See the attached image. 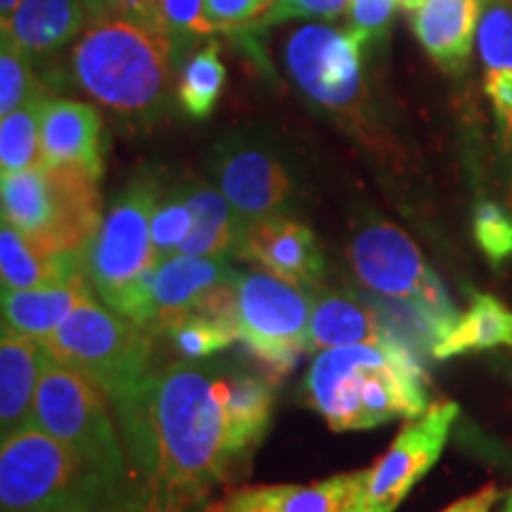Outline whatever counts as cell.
<instances>
[{
    "label": "cell",
    "mask_w": 512,
    "mask_h": 512,
    "mask_svg": "<svg viewBox=\"0 0 512 512\" xmlns=\"http://www.w3.org/2000/svg\"><path fill=\"white\" fill-rule=\"evenodd\" d=\"M121 425L143 477L133 512L197 510L240 458L219 368L185 361L155 370Z\"/></svg>",
    "instance_id": "obj_1"
},
{
    "label": "cell",
    "mask_w": 512,
    "mask_h": 512,
    "mask_svg": "<svg viewBox=\"0 0 512 512\" xmlns=\"http://www.w3.org/2000/svg\"><path fill=\"white\" fill-rule=\"evenodd\" d=\"M311 406L330 430L358 432L427 413L425 370L396 339L323 349L306 375Z\"/></svg>",
    "instance_id": "obj_2"
},
{
    "label": "cell",
    "mask_w": 512,
    "mask_h": 512,
    "mask_svg": "<svg viewBox=\"0 0 512 512\" xmlns=\"http://www.w3.org/2000/svg\"><path fill=\"white\" fill-rule=\"evenodd\" d=\"M171 38L131 19H100L72 53L74 81L112 112L147 117L162 105Z\"/></svg>",
    "instance_id": "obj_3"
},
{
    "label": "cell",
    "mask_w": 512,
    "mask_h": 512,
    "mask_svg": "<svg viewBox=\"0 0 512 512\" xmlns=\"http://www.w3.org/2000/svg\"><path fill=\"white\" fill-rule=\"evenodd\" d=\"M3 221L46 252L88 254L98 235V178L79 166L36 164L0 178Z\"/></svg>",
    "instance_id": "obj_4"
},
{
    "label": "cell",
    "mask_w": 512,
    "mask_h": 512,
    "mask_svg": "<svg viewBox=\"0 0 512 512\" xmlns=\"http://www.w3.org/2000/svg\"><path fill=\"white\" fill-rule=\"evenodd\" d=\"M46 347L55 358L91 380L114 403L119 418L136 406L155 373L150 370V330L112 306L98 304L95 297L76 306L57 325L46 339Z\"/></svg>",
    "instance_id": "obj_5"
},
{
    "label": "cell",
    "mask_w": 512,
    "mask_h": 512,
    "mask_svg": "<svg viewBox=\"0 0 512 512\" xmlns=\"http://www.w3.org/2000/svg\"><path fill=\"white\" fill-rule=\"evenodd\" d=\"M34 425L53 434L81 460L100 494H114L126 484V458L107 413L102 392L79 370L53 354L38 380Z\"/></svg>",
    "instance_id": "obj_6"
},
{
    "label": "cell",
    "mask_w": 512,
    "mask_h": 512,
    "mask_svg": "<svg viewBox=\"0 0 512 512\" xmlns=\"http://www.w3.org/2000/svg\"><path fill=\"white\" fill-rule=\"evenodd\" d=\"M98 484L53 434L29 425L3 439L0 448V503L3 512H62L93 505Z\"/></svg>",
    "instance_id": "obj_7"
},
{
    "label": "cell",
    "mask_w": 512,
    "mask_h": 512,
    "mask_svg": "<svg viewBox=\"0 0 512 512\" xmlns=\"http://www.w3.org/2000/svg\"><path fill=\"white\" fill-rule=\"evenodd\" d=\"M366 43L354 31L328 24H304L290 36L285 62L294 83L320 110L347 121L349 128L370 140L368 91L363 81Z\"/></svg>",
    "instance_id": "obj_8"
},
{
    "label": "cell",
    "mask_w": 512,
    "mask_h": 512,
    "mask_svg": "<svg viewBox=\"0 0 512 512\" xmlns=\"http://www.w3.org/2000/svg\"><path fill=\"white\" fill-rule=\"evenodd\" d=\"M233 318L240 342L273 375H285L311 351L309 290L271 273H238Z\"/></svg>",
    "instance_id": "obj_9"
},
{
    "label": "cell",
    "mask_w": 512,
    "mask_h": 512,
    "mask_svg": "<svg viewBox=\"0 0 512 512\" xmlns=\"http://www.w3.org/2000/svg\"><path fill=\"white\" fill-rule=\"evenodd\" d=\"M157 188L150 178H138L121 192L100 223L86 254V273L93 290L107 306H117L128 287L155 266L152 259V216Z\"/></svg>",
    "instance_id": "obj_10"
},
{
    "label": "cell",
    "mask_w": 512,
    "mask_h": 512,
    "mask_svg": "<svg viewBox=\"0 0 512 512\" xmlns=\"http://www.w3.org/2000/svg\"><path fill=\"white\" fill-rule=\"evenodd\" d=\"M235 275L226 256L174 254L147 268L114 309L155 332L166 320L204 309Z\"/></svg>",
    "instance_id": "obj_11"
},
{
    "label": "cell",
    "mask_w": 512,
    "mask_h": 512,
    "mask_svg": "<svg viewBox=\"0 0 512 512\" xmlns=\"http://www.w3.org/2000/svg\"><path fill=\"white\" fill-rule=\"evenodd\" d=\"M349 259L358 283L370 294L453 309L418 245L394 223L375 221L358 230L349 247Z\"/></svg>",
    "instance_id": "obj_12"
},
{
    "label": "cell",
    "mask_w": 512,
    "mask_h": 512,
    "mask_svg": "<svg viewBox=\"0 0 512 512\" xmlns=\"http://www.w3.org/2000/svg\"><path fill=\"white\" fill-rule=\"evenodd\" d=\"M456 418L458 403L444 401L403 427L389 451L370 467L366 512H396L439 460Z\"/></svg>",
    "instance_id": "obj_13"
},
{
    "label": "cell",
    "mask_w": 512,
    "mask_h": 512,
    "mask_svg": "<svg viewBox=\"0 0 512 512\" xmlns=\"http://www.w3.org/2000/svg\"><path fill=\"white\" fill-rule=\"evenodd\" d=\"M216 181L233 209L238 238L254 221L278 216L292 190L285 166L271 152L242 143L221 150Z\"/></svg>",
    "instance_id": "obj_14"
},
{
    "label": "cell",
    "mask_w": 512,
    "mask_h": 512,
    "mask_svg": "<svg viewBox=\"0 0 512 512\" xmlns=\"http://www.w3.org/2000/svg\"><path fill=\"white\" fill-rule=\"evenodd\" d=\"M235 254L304 290H316L323 283L325 259L316 235L304 223L283 214L254 221L242 230Z\"/></svg>",
    "instance_id": "obj_15"
},
{
    "label": "cell",
    "mask_w": 512,
    "mask_h": 512,
    "mask_svg": "<svg viewBox=\"0 0 512 512\" xmlns=\"http://www.w3.org/2000/svg\"><path fill=\"white\" fill-rule=\"evenodd\" d=\"M368 482L370 467L313 484L245 486L209 508L216 512H366Z\"/></svg>",
    "instance_id": "obj_16"
},
{
    "label": "cell",
    "mask_w": 512,
    "mask_h": 512,
    "mask_svg": "<svg viewBox=\"0 0 512 512\" xmlns=\"http://www.w3.org/2000/svg\"><path fill=\"white\" fill-rule=\"evenodd\" d=\"M102 119L93 105L76 100H48L41 124V150L46 164L79 166L100 181Z\"/></svg>",
    "instance_id": "obj_17"
},
{
    "label": "cell",
    "mask_w": 512,
    "mask_h": 512,
    "mask_svg": "<svg viewBox=\"0 0 512 512\" xmlns=\"http://www.w3.org/2000/svg\"><path fill=\"white\" fill-rule=\"evenodd\" d=\"M50 349L46 342L3 328L0 342V432L12 437L34 425L38 380Z\"/></svg>",
    "instance_id": "obj_18"
},
{
    "label": "cell",
    "mask_w": 512,
    "mask_h": 512,
    "mask_svg": "<svg viewBox=\"0 0 512 512\" xmlns=\"http://www.w3.org/2000/svg\"><path fill=\"white\" fill-rule=\"evenodd\" d=\"M482 0H422L413 10V31L432 62L448 74L467 67L479 29Z\"/></svg>",
    "instance_id": "obj_19"
},
{
    "label": "cell",
    "mask_w": 512,
    "mask_h": 512,
    "mask_svg": "<svg viewBox=\"0 0 512 512\" xmlns=\"http://www.w3.org/2000/svg\"><path fill=\"white\" fill-rule=\"evenodd\" d=\"M88 273L34 290L3 292V328L46 342L57 325L88 299H93Z\"/></svg>",
    "instance_id": "obj_20"
},
{
    "label": "cell",
    "mask_w": 512,
    "mask_h": 512,
    "mask_svg": "<svg viewBox=\"0 0 512 512\" xmlns=\"http://www.w3.org/2000/svg\"><path fill=\"white\" fill-rule=\"evenodd\" d=\"M86 15L83 0H22L3 34L29 57L53 55L81 34Z\"/></svg>",
    "instance_id": "obj_21"
},
{
    "label": "cell",
    "mask_w": 512,
    "mask_h": 512,
    "mask_svg": "<svg viewBox=\"0 0 512 512\" xmlns=\"http://www.w3.org/2000/svg\"><path fill=\"white\" fill-rule=\"evenodd\" d=\"M375 306L368 297L356 294L323 292L313 299L311 311V349L356 347V344L389 342Z\"/></svg>",
    "instance_id": "obj_22"
},
{
    "label": "cell",
    "mask_w": 512,
    "mask_h": 512,
    "mask_svg": "<svg viewBox=\"0 0 512 512\" xmlns=\"http://www.w3.org/2000/svg\"><path fill=\"white\" fill-rule=\"evenodd\" d=\"M86 254H53L34 245L22 230L3 221L0 228V278L3 292L34 290L86 273Z\"/></svg>",
    "instance_id": "obj_23"
},
{
    "label": "cell",
    "mask_w": 512,
    "mask_h": 512,
    "mask_svg": "<svg viewBox=\"0 0 512 512\" xmlns=\"http://www.w3.org/2000/svg\"><path fill=\"white\" fill-rule=\"evenodd\" d=\"M230 439L242 458L264 439L273 415V382L261 375L223 373Z\"/></svg>",
    "instance_id": "obj_24"
},
{
    "label": "cell",
    "mask_w": 512,
    "mask_h": 512,
    "mask_svg": "<svg viewBox=\"0 0 512 512\" xmlns=\"http://www.w3.org/2000/svg\"><path fill=\"white\" fill-rule=\"evenodd\" d=\"M494 347H512V309L491 294H475L470 309L439 339L432 356L444 361Z\"/></svg>",
    "instance_id": "obj_25"
},
{
    "label": "cell",
    "mask_w": 512,
    "mask_h": 512,
    "mask_svg": "<svg viewBox=\"0 0 512 512\" xmlns=\"http://www.w3.org/2000/svg\"><path fill=\"white\" fill-rule=\"evenodd\" d=\"M192 211V230L178 249L188 256H228L238 245V223L221 190L195 183L181 190Z\"/></svg>",
    "instance_id": "obj_26"
},
{
    "label": "cell",
    "mask_w": 512,
    "mask_h": 512,
    "mask_svg": "<svg viewBox=\"0 0 512 512\" xmlns=\"http://www.w3.org/2000/svg\"><path fill=\"white\" fill-rule=\"evenodd\" d=\"M48 100L41 95L0 117V176H12L43 162L41 124Z\"/></svg>",
    "instance_id": "obj_27"
},
{
    "label": "cell",
    "mask_w": 512,
    "mask_h": 512,
    "mask_svg": "<svg viewBox=\"0 0 512 512\" xmlns=\"http://www.w3.org/2000/svg\"><path fill=\"white\" fill-rule=\"evenodd\" d=\"M155 332H164L178 354L188 361H200L216 351L228 349L235 339H240L233 318L207 311L183 313V316L166 320Z\"/></svg>",
    "instance_id": "obj_28"
},
{
    "label": "cell",
    "mask_w": 512,
    "mask_h": 512,
    "mask_svg": "<svg viewBox=\"0 0 512 512\" xmlns=\"http://www.w3.org/2000/svg\"><path fill=\"white\" fill-rule=\"evenodd\" d=\"M223 83H226V67L219 57V46L211 41L183 64L181 83H178V100L183 112L192 119H207L221 98Z\"/></svg>",
    "instance_id": "obj_29"
},
{
    "label": "cell",
    "mask_w": 512,
    "mask_h": 512,
    "mask_svg": "<svg viewBox=\"0 0 512 512\" xmlns=\"http://www.w3.org/2000/svg\"><path fill=\"white\" fill-rule=\"evenodd\" d=\"M43 91L31 72L29 55L3 34L0 48V117L19 110L27 102L41 98Z\"/></svg>",
    "instance_id": "obj_30"
},
{
    "label": "cell",
    "mask_w": 512,
    "mask_h": 512,
    "mask_svg": "<svg viewBox=\"0 0 512 512\" xmlns=\"http://www.w3.org/2000/svg\"><path fill=\"white\" fill-rule=\"evenodd\" d=\"M192 230V211L183 195L169 197V200L157 204L155 216H152V259L155 266L159 261L178 254V249Z\"/></svg>",
    "instance_id": "obj_31"
},
{
    "label": "cell",
    "mask_w": 512,
    "mask_h": 512,
    "mask_svg": "<svg viewBox=\"0 0 512 512\" xmlns=\"http://www.w3.org/2000/svg\"><path fill=\"white\" fill-rule=\"evenodd\" d=\"M477 46L482 55L484 67L489 72L494 69H512V8L505 3L489 5L479 19Z\"/></svg>",
    "instance_id": "obj_32"
},
{
    "label": "cell",
    "mask_w": 512,
    "mask_h": 512,
    "mask_svg": "<svg viewBox=\"0 0 512 512\" xmlns=\"http://www.w3.org/2000/svg\"><path fill=\"white\" fill-rule=\"evenodd\" d=\"M475 240L486 259L501 266L512 256V216L494 202H482L475 209Z\"/></svg>",
    "instance_id": "obj_33"
},
{
    "label": "cell",
    "mask_w": 512,
    "mask_h": 512,
    "mask_svg": "<svg viewBox=\"0 0 512 512\" xmlns=\"http://www.w3.org/2000/svg\"><path fill=\"white\" fill-rule=\"evenodd\" d=\"M401 8L399 0H351L349 29L366 43H380L387 36L394 10Z\"/></svg>",
    "instance_id": "obj_34"
},
{
    "label": "cell",
    "mask_w": 512,
    "mask_h": 512,
    "mask_svg": "<svg viewBox=\"0 0 512 512\" xmlns=\"http://www.w3.org/2000/svg\"><path fill=\"white\" fill-rule=\"evenodd\" d=\"M162 29L171 41L214 34L204 15V0H162Z\"/></svg>",
    "instance_id": "obj_35"
},
{
    "label": "cell",
    "mask_w": 512,
    "mask_h": 512,
    "mask_svg": "<svg viewBox=\"0 0 512 512\" xmlns=\"http://www.w3.org/2000/svg\"><path fill=\"white\" fill-rule=\"evenodd\" d=\"M266 10V0H204V15H207L214 31H235L247 27Z\"/></svg>",
    "instance_id": "obj_36"
},
{
    "label": "cell",
    "mask_w": 512,
    "mask_h": 512,
    "mask_svg": "<svg viewBox=\"0 0 512 512\" xmlns=\"http://www.w3.org/2000/svg\"><path fill=\"white\" fill-rule=\"evenodd\" d=\"M484 91L494 105L498 126H501L505 145L512 147V69L486 72Z\"/></svg>",
    "instance_id": "obj_37"
},
{
    "label": "cell",
    "mask_w": 512,
    "mask_h": 512,
    "mask_svg": "<svg viewBox=\"0 0 512 512\" xmlns=\"http://www.w3.org/2000/svg\"><path fill=\"white\" fill-rule=\"evenodd\" d=\"M119 12L124 19L143 24V27L162 29V0H119Z\"/></svg>",
    "instance_id": "obj_38"
},
{
    "label": "cell",
    "mask_w": 512,
    "mask_h": 512,
    "mask_svg": "<svg viewBox=\"0 0 512 512\" xmlns=\"http://www.w3.org/2000/svg\"><path fill=\"white\" fill-rule=\"evenodd\" d=\"M498 498H501V491L494 484H486L479 491H475V494L458 498L456 503H451L441 512H491L498 503Z\"/></svg>",
    "instance_id": "obj_39"
},
{
    "label": "cell",
    "mask_w": 512,
    "mask_h": 512,
    "mask_svg": "<svg viewBox=\"0 0 512 512\" xmlns=\"http://www.w3.org/2000/svg\"><path fill=\"white\" fill-rule=\"evenodd\" d=\"M88 8V15L95 19H107L112 12H119V0H83Z\"/></svg>",
    "instance_id": "obj_40"
},
{
    "label": "cell",
    "mask_w": 512,
    "mask_h": 512,
    "mask_svg": "<svg viewBox=\"0 0 512 512\" xmlns=\"http://www.w3.org/2000/svg\"><path fill=\"white\" fill-rule=\"evenodd\" d=\"M19 3H22V0H0V19H3L0 24H3V27L10 22V17L15 15Z\"/></svg>",
    "instance_id": "obj_41"
},
{
    "label": "cell",
    "mask_w": 512,
    "mask_h": 512,
    "mask_svg": "<svg viewBox=\"0 0 512 512\" xmlns=\"http://www.w3.org/2000/svg\"><path fill=\"white\" fill-rule=\"evenodd\" d=\"M62 512H95L93 505H86V503H79V505H72V508L62 510Z\"/></svg>",
    "instance_id": "obj_42"
},
{
    "label": "cell",
    "mask_w": 512,
    "mask_h": 512,
    "mask_svg": "<svg viewBox=\"0 0 512 512\" xmlns=\"http://www.w3.org/2000/svg\"><path fill=\"white\" fill-rule=\"evenodd\" d=\"M503 512H512V489L508 491V496H505V505H503Z\"/></svg>",
    "instance_id": "obj_43"
},
{
    "label": "cell",
    "mask_w": 512,
    "mask_h": 512,
    "mask_svg": "<svg viewBox=\"0 0 512 512\" xmlns=\"http://www.w3.org/2000/svg\"><path fill=\"white\" fill-rule=\"evenodd\" d=\"M266 3H268V8H271V5L275 3V0H266Z\"/></svg>",
    "instance_id": "obj_44"
},
{
    "label": "cell",
    "mask_w": 512,
    "mask_h": 512,
    "mask_svg": "<svg viewBox=\"0 0 512 512\" xmlns=\"http://www.w3.org/2000/svg\"><path fill=\"white\" fill-rule=\"evenodd\" d=\"M204 512H216V510H214V508H207V510H204Z\"/></svg>",
    "instance_id": "obj_45"
}]
</instances>
